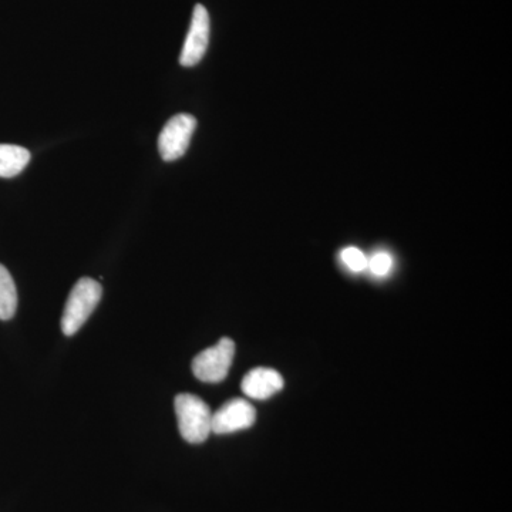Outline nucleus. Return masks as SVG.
Masks as SVG:
<instances>
[{
	"mask_svg": "<svg viewBox=\"0 0 512 512\" xmlns=\"http://www.w3.org/2000/svg\"><path fill=\"white\" fill-rule=\"evenodd\" d=\"M101 295H103V288L94 279L82 278L77 281L67 298L62 322H60L64 335L73 336L79 332L99 305Z\"/></svg>",
	"mask_w": 512,
	"mask_h": 512,
	"instance_id": "obj_1",
	"label": "nucleus"
},
{
	"mask_svg": "<svg viewBox=\"0 0 512 512\" xmlns=\"http://www.w3.org/2000/svg\"><path fill=\"white\" fill-rule=\"evenodd\" d=\"M174 406L183 439L191 444L204 443L212 433V412L208 404L201 397L183 393L175 397Z\"/></svg>",
	"mask_w": 512,
	"mask_h": 512,
	"instance_id": "obj_2",
	"label": "nucleus"
},
{
	"mask_svg": "<svg viewBox=\"0 0 512 512\" xmlns=\"http://www.w3.org/2000/svg\"><path fill=\"white\" fill-rule=\"evenodd\" d=\"M235 355L234 340L222 338L217 345L202 350L192 360V372L204 383H220L228 376Z\"/></svg>",
	"mask_w": 512,
	"mask_h": 512,
	"instance_id": "obj_3",
	"label": "nucleus"
},
{
	"mask_svg": "<svg viewBox=\"0 0 512 512\" xmlns=\"http://www.w3.org/2000/svg\"><path fill=\"white\" fill-rule=\"evenodd\" d=\"M195 128H197V119L191 114H177L167 121L158 137V151L164 161L170 163L187 153Z\"/></svg>",
	"mask_w": 512,
	"mask_h": 512,
	"instance_id": "obj_4",
	"label": "nucleus"
},
{
	"mask_svg": "<svg viewBox=\"0 0 512 512\" xmlns=\"http://www.w3.org/2000/svg\"><path fill=\"white\" fill-rule=\"evenodd\" d=\"M210 15L202 5H197L192 12L190 30L185 39L180 63L184 67H192L201 62L210 43Z\"/></svg>",
	"mask_w": 512,
	"mask_h": 512,
	"instance_id": "obj_5",
	"label": "nucleus"
},
{
	"mask_svg": "<svg viewBox=\"0 0 512 512\" xmlns=\"http://www.w3.org/2000/svg\"><path fill=\"white\" fill-rule=\"evenodd\" d=\"M256 412L254 406L245 399L228 400L217 412L212 413L211 429L215 434H231L254 426Z\"/></svg>",
	"mask_w": 512,
	"mask_h": 512,
	"instance_id": "obj_6",
	"label": "nucleus"
},
{
	"mask_svg": "<svg viewBox=\"0 0 512 512\" xmlns=\"http://www.w3.org/2000/svg\"><path fill=\"white\" fill-rule=\"evenodd\" d=\"M284 377L269 367H256L242 379V392L249 399L266 400L284 389Z\"/></svg>",
	"mask_w": 512,
	"mask_h": 512,
	"instance_id": "obj_7",
	"label": "nucleus"
},
{
	"mask_svg": "<svg viewBox=\"0 0 512 512\" xmlns=\"http://www.w3.org/2000/svg\"><path fill=\"white\" fill-rule=\"evenodd\" d=\"M30 151L13 144H0V178H13L28 167Z\"/></svg>",
	"mask_w": 512,
	"mask_h": 512,
	"instance_id": "obj_8",
	"label": "nucleus"
},
{
	"mask_svg": "<svg viewBox=\"0 0 512 512\" xmlns=\"http://www.w3.org/2000/svg\"><path fill=\"white\" fill-rule=\"evenodd\" d=\"M18 309V291L8 269L0 264V320H9Z\"/></svg>",
	"mask_w": 512,
	"mask_h": 512,
	"instance_id": "obj_9",
	"label": "nucleus"
},
{
	"mask_svg": "<svg viewBox=\"0 0 512 512\" xmlns=\"http://www.w3.org/2000/svg\"><path fill=\"white\" fill-rule=\"evenodd\" d=\"M392 268L393 256L389 252H376V254L367 258V269H369L370 274L379 276V278L389 275Z\"/></svg>",
	"mask_w": 512,
	"mask_h": 512,
	"instance_id": "obj_10",
	"label": "nucleus"
},
{
	"mask_svg": "<svg viewBox=\"0 0 512 512\" xmlns=\"http://www.w3.org/2000/svg\"><path fill=\"white\" fill-rule=\"evenodd\" d=\"M340 259H342L346 268L350 269L352 272H356V274L366 271L367 269V256L363 254L359 248L349 247L343 249V251L340 252Z\"/></svg>",
	"mask_w": 512,
	"mask_h": 512,
	"instance_id": "obj_11",
	"label": "nucleus"
}]
</instances>
